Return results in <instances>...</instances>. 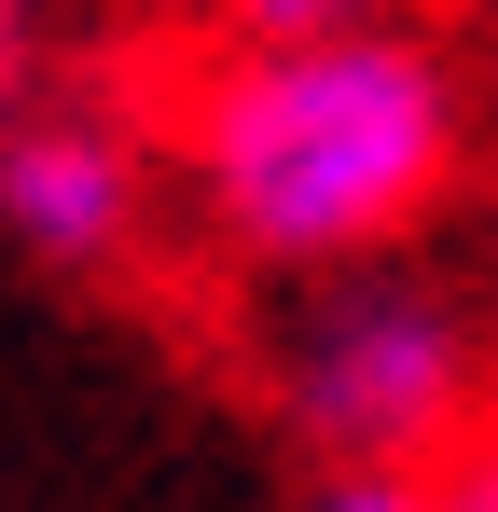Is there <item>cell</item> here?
Instances as JSON below:
<instances>
[{
	"label": "cell",
	"instance_id": "cell-1",
	"mask_svg": "<svg viewBox=\"0 0 498 512\" xmlns=\"http://www.w3.org/2000/svg\"><path fill=\"white\" fill-rule=\"evenodd\" d=\"M153 125H166V167L208 208V236L263 277L388 250L457 180V70L415 28L180 42V70L153 84Z\"/></svg>",
	"mask_w": 498,
	"mask_h": 512
},
{
	"label": "cell",
	"instance_id": "cell-2",
	"mask_svg": "<svg viewBox=\"0 0 498 512\" xmlns=\"http://www.w3.org/2000/svg\"><path fill=\"white\" fill-rule=\"evenodd\" d=\"M263 416L291 429L319 471H429L457 429L485 416V333L443 291H415V277L319 291L263 346Z\"/></svg>",
	"mask_w": 498,
	"mask_h": 512
},
{
	"label": "cell",
	"instance_id": "cell-3",
	"mask_svg": "<svg viewBox=\"0 0 498 512\" xmlns=\"http://www.w3.org/2000/svg\"><path fill=\"white\" fill-rule=\"evenodd\" d=\"M166 222V125L153 84H70L0 111V236L70 277V291H139Z\"/></svg>",
	"mask_w": 498,
	"mask_h": 512
},
{
	"label": "cell",
	"instance_id": "cell-4",
	"mask_svg": "<svg viewBox=\"0 0 498 512\" xmlns=\"http://www.w3.org/2000/svg\"><path fill=\"white\" fill-rule=\"evenodd\" d=\"M443 0H194V42H346V28H415Z\"/></svg>",
	"mask_w": 498,
	"mask_h": 512
},
{
	"label": "cell",
	"instance_id": "cell-5",
	"mask_svg": "<svg viewBox=\"0 0 498 512\" xmlns=\"http://www.w3.org/2000/svg\"><path fill=\"white\" fill-rule=\"evenodd\" d=\"M429 512H498V388H485V416L429 457Z\"/></svg>",
	"mask_w": 498,
	"mask_h": 512
},
{
	"label": "cell",
	"instance_id": "cell-6",
	"mask_svg": "<svg viewBox=\"0 0 498 512\" xmlns=\"http://www.w3.org/2000/svg\"><path fill=\"white\" fill-rule=\"evenodd\" d=\"M305 512H429V471H319Z\"/></svg>",
	"mask_w": 498,
	"mask_h": 512
},
{
	"label": "cell",
	"instance_id": "cell-7",
	"mask_svg": "<svg viewBox=\"0 0 498 512\" xmlns=\"http://www.w3.org/2000/svg\"><path fill=\"white\" fill-rule=\"evenodd\" d=\"M28 14L42 0H0V111H14V70H28Z\"/></svg>",
	"mask_w": 498,
	"mask_h": 512
}]
</instances>
